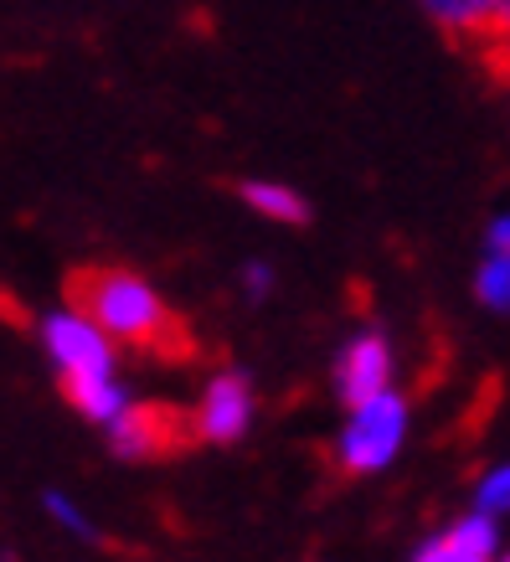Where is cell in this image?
<instances>
[{
    "mask_svg": "<svg viewBox=\"0 0 510 562\" xmlns=\"http://www.w3.org/2000/svg\"><path fill=\"white\" fill-rule=\"evenodd\" d=\"M72 310H83L109 341H124V346L175 351L170 341L181 336L160 290L129 269H83L72 279Z\"/></svg>",
    "mask_w": 510,
    "mask_h": 562,
    "instance_id": "obj_1",
    "label": "cell"
},
{
    "mask_svg": "<svg viewBox=\"0 0 510 562\" xmlns=\"http://www.w3.org/2000/svg\"><path fill=\"white\" fill-rule=\"evenodd\" d=\"M408 428H412V408L397 387L372 397V403H356V408H345V424L336 434V464L351 470V475H376V470H387L403 454Z\"/></svg>",
    "mask_w": 510,
    "mask_h": 562,
    "instance_id": "obj_2",
    "label": "cell"
},
{
    "mask_svg": "<svg viewBox=\"0 0 510 562\" xmlns=\"http://www.w3.org/2000/svg\"><path fill=\"white\" fill-rule=\"evenodd\" d=\"M42 346H47L52 367L63 372V387H78V382H103V376H120V361H114V341L103 336L99 325L88 321L83 310H52L42 315Z\"/></svg>",
    "mask_w": 510,
    "mask_h": 562,
    "instance_id": "obj_3",
    "label": "cell"
},
{
    "mask_svg": "<svg viewBox=\"0 0 510 562\" xmlns=\"http://www.w3.org/2000/svg\"><path fill=\"white\" fill-rule=\"evenodd\" d=\"M253 382L242 372H217L202 387V403L191 413V434L206 443H238L253 424Z\"/></svg>",
    "mask_w": 510,
    "mask_h": 562,
    "instance_id": "obj_4",
    "label": "cell"
},
{
    "mask_svg": "<svg viewBox=\"0 0 510 562\" xmlns=\"http://www.w3.org/2000/svg\"><path fill=\"white\" fill-rule=\"evenodd\" d=\"M392 392V346L382 330H356L336 357V397L345 408Z\"/></svg>",
    "mask_w": 510,
    "mask_h": 562,
    "instance_id": "obj_5",
    "label": "cell"
},
{
    "mask_svg": "<svg viewBox=\"0 0 510 562\" xmlns=\"http://www.w3.org/2000/svg\"><path fill=\"white\" fill-rule=\"evenodd\" d=\"M506 542H500V521L464 512L449 527H439L428 542H418L412 562H500Z\"/></svg>",
    "mask_w": 510,
    "mask_h": 562,
    "instance_id": "obj_6",
    "label": "cell"
},
{
    "mask_svg": "<svg viewBox=\"0 0 510 562\" xmlns=\"http://www.w3.org/2000/svg\"><path fill=\"white\" fill-rule=\"evenodd\" d=\"M175 439H181V424L166 408H150V403H135L120 424L109 428V443H114V454H124V460H150V454L170 449Z\"/></svg>",
    "mask_w": 510,
    "mask_h": 562,
    "instance_id": "obj_7",
    "label": "cell"
},
{
    "mask_svg": "<svg viewBox=\"0 0 510 562\" xmlns=\"http://www.w3.org/2000/svg\"><path fill=\"white\" fill-rule=\"evenodd\" d=\"M428 16L464 36H506L510 5H490V0H433Z\"/></svg>",
    "mask_w": 510,
    "mask_h": 562,
    "instance_id": "obj_8",
    "label": "cell"
},
{
    "mask_svg": "<svg viewBox=\"0 0 510 562\" xmlns=\"http://www.w3.org/2000/svg\"><path fill=\"white\" fill-rule=\"evenodd\" d=\"M68 397H72V408L83 413L88 424H99V428H114L124 413L135 408V392L124 387L120 376H103V382H78V387H68Z\"/></svg>",
    "mask_w": 510,
    "mask_h": 562,
    "instance_id": "obj_9",
    "label": "cell"
},
{
    "mask_svg": "<svg viewBox=\"0 0 510 562\" xmlns=\"http://www.w3.org/2000/svg\"><path fill=\"white\" fill-rule=\"evenodd\" d=\"M238 191L263 222H305L309 217V202L294 187H284V181H242Z\"/></svg>",
    "mask_w": 510,
    "mask_h": 562,
    "instance_id": "obj_10",
    "label": "cell"
},
{
    "mask_svg": "<svg viewBox=\"0 0 510 562\" xmlns=\"http://www.w3.org/2000/svg\"><path fill=\"white\" fill-rule=\"evenodd\" d=\"M475 294L485 310L510 315V254H490L485 248V263L475 269Z\"/></svg>",
    "mask_w": 510,
    "mask_h": 562,
    "instance_id": "obj_11",
    "label": "cell"
},
{
    "mask_svg": "<svg viewBox=\"0 0 510 562\" xmlns=\"http://www.w3.org/2000/svg\"><path fill=\"white\" fill-rule=\"evenodd\" d=\"M475 516H485V521H506L510 516V460L490 464L475 480Z\"/></svg>",
    "mask_w": 510,
    "mask_h": 562,
    "instance_id": "obj_12",
    "label": "cell"
},
{
    "mask_svg": "<svg viewBox=\"0 0 510 562\" xmlns=\"http://www.w3.org/2000/svg\"><path fill=\"white\" fill-rule=\"evenodd\" d=\"M42 506H47V516L57 521V527L68 531V537H78V542H99V527L88 521V512L72 501V495H63V491H47L42 495Z\"/></svg>",
    "mask_w": 510,
    "mask_h": 562,
    "instance_id": "obj_13",
    "label": "cell"
},
{
    "mask_svg": "<svg viewBox=\"0 0 510 562\" xmlns=\"http://www.w3.org/2000/svg\"><path fill=\"white\" fill-rule=\"evenodd\" d=\"M238 284H242V294H248V300H263V294L273 290V269L263 263V258H248V263H242V273H238Z\"/></svg>",
    "mask_w": 510,
    "mask_h": 562,
    "instance_id": "obj_14",
    "label": "cell"
},
{
    "mask_svg": "<svg viewBox=\"0 0 510 562\" xmlns=\"http://www.w3.org/2000/svg\"><path fill=\"white\" fill-rule=\"evenodd\" d=\"M490 254H510V206L495 212V222H490Z\"/></svg>",
    "mask_w": 510,
    "mask_h": 562,
    "instance_id": "obj_15",
    "label": "cell"
},
{
    "mask_svg": "<svg viewBox=\"0 0 510 562\" xmlns=\"http://www.w3.org/2000/svg\"><path fill=\"white\" fill-rule=\"evenodd\" d=\"M500 42H506V52H510V21H506V36H500Z\"/></svg>",
    "mask_w": 510,
    "mask_h": 562,
    "instance_id": "obj_16",
    "label": "cell"
},
{
    "mask_svg": "<svg viewBox=\"0 0 510 562\" xmlns=\"http://www.w3.org/2000/svg\"><path fill=\"white\" fill-rule=\"evenodd\" d=\"M500 562H510V547H506V552H500Z\"/></svg>",
    "mask_w": 510,
    "mask_h": 562,
    "instance_id": "obj_17",
    "label": "cell"
}]
</instances>
